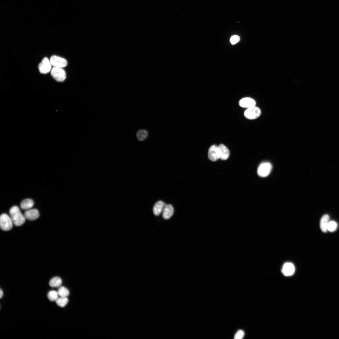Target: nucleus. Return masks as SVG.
I'll list each match as a JSON object with an SVG mask.
<instances>
[{
  "mask_svg": "<svg viewBox=\"0 0 339 339\" xmlns=\"http://www.w3.org/2000/svg\"><path fill=\"white\" fill-rule=\"evenodd\" d=\"M59 296L57 292L54 290L49 292L47 294L48 299L51 301H56L59 298Z\"/></svg>",
  "mask_w": 339,
  "mask_h": 339,
  "instance_id": "nucleus-18",
  "label": "nucleus"
},
{
  "mask_svg": "<svg viewBox=\"0 0 339 339\" xmlns=\"http://www.w3.org/2000/svg\"><path fill=\"white\" fill-rule=\"evenodd\" d=\"M24 215L26 219L30 221H33L38 218L39 213L38 211L36 209H30L26 211Z\"/></svg>",
  "mask_w": 339,
  "mask_h": 339,
  "instance_id": "nucleus-11",
  "label": "nucleus"
},
{
  "mask_svg": "<svg viewBox=\"0 0 339 339\" xmlns=\"http://www.w3.org/2000/svg\"><path fill=\"white\" fill-rule=\"evenodd\" d=\"M62 283L61 279L59 277H56L51 279L49 282L51 287L57 288L60 287Z\"/></svg>",
  "mask_w": 339,
  "mask_h": 339,
  "instance_id": "nucleus-17",
  "label": "nucleus"
},
{
  "mask_svg": "<svg viewBox=\"0 0 339 339\" xmlns=\"http://www.w3.org/2000/svg\"><path fill=\"white\" fill-rule=\"evenodd\" d=\"M240 38L237 35H234L231 37L230 41L232 44H234L238 43L240 41Z\"/></svg>",
  "mask_w": 339,
  "mask_h": 339,
  "instance_id": "nucleus-24",
  "label": "nucleus"
},
{
  "mask_svg": "<svg viewBox=\"0 0 339 339\" xmlns=\"http://www.w3.org/2000/svg\"><path fill=\"white\" fill-rule=\"evenodd\" d=\"M51 65L50 61L47 57L44 58L38 65L40 72L43 74H46L50 72Z\"/></svg>",
  "mask_w": 339,
  "mask_h": 339,
  "instance_id": "nucleus-8",
  "label": "nucleus"
},
{
  "mask_svg": "<svg viewBox=\"0 0 339 339\" xmlns=\"http://www.w3.org/2000/svg\"><path fill=\"white\" fill-rule=\"evenodd\" d=\"M272 166L269 162H264L261 164L257 170V174L259 176L261 177H265L270 173Z\"/></svg>",
  "mask_w": 339,
  "mask_h": 339,
  "instance_id": "nucleus-4",
  "label": "nucleus"
},
{
  "mask_svg": "<svg viewBox=\"0 0 339 339\" xmlns=\"http://www.w3.org/2000/svg\"><path fill=\"white\" fill-rule=\"evenodd\" d=\"M51 74L57 81L62 82L66 78V74L65 71L61 68L54 67L52 69Z\"/></svg>",
  "mask_w": 339,
  "mask_h": 339,
  "instance_id": "nucleus-3",
  "label": "nucleus"
},
{
  "mask_svg": "<svg viewBox=\"0 0 339 339\" xmlns=\"http://www.w3.org/2000/svg\"><path fill=\"white\" fill-rule=\"evenodd\" d=\"M244 332L243 331L239 330L238 331L235 336H234V338L235 339H241L244 337Z\"/></svg>",
  "mask_w": 339,
  "mask_h": 339,
  "instance_id": "nucleus-23",
  "label": "nucleus"
},
{
  "mask_svg": "<svg viewBox=\"0 0 339 339\" xmlns=\"http://www.w3.org/2000/svg\"><path fill=\"white\" fill-rule=\"evenodd\" d=\"M50 61L51 65L54 67L62 68L67 65V62L65 59L56 56H52Z\"/></svg>",
  "mask_w": 339,
  "mask_h": 339,
  "instance_id": "nucleus-6",
  "label": "nucleus"
},
{
  "mask_svg": "<svg viewBox=\"0 0 339 339\" xmlns=\"http://www.w3.org/2000/svg\"><path fill=\"white\" fill-rule=\"evenodd\" d=\"M68 299L67 297H60L56 301V304L59 307H64L68 303Z\"/></svg>",
  "mask_w": 339,
  "mask_h": 339,
  "instance_id": "nucleus-20",
  "label": "nucleus"
},
{
  "mask_svg": "<svg viewBox=\"0 0 339 339\" xmlns=\"http://www.w3.org/2000/svg\"><path fill=\"white\" fill-rule=\"evenodd\" d=\"M329 216L328 215L323 216L321 219L320 227L321 230L324 233L328 231V227L329 223Z\"/></svg>",
  "mask_w": 339,
  "mask_h": 339,
  "instance_id": "nucleus-15",
  "label": "nucleus"
},
{
  "mask_svg": "<svg viewBox=\"0 0 339 339\" xmlns=\"http://www.w3.org/2000/svg\"><path fill=\"white\" fill-rule=\"evenodd\" d=\"M57 292L60 297H67L69 295L68 290L64 286L60 287Z\"/></svg>",
  "mask_w": 339,
  "mask_h": 339,
  "instance_id": "nucleus-19",
  "label": "nucleus"
},
{
  "mask_svg": "<svg viewBox=\"0 0 339 339\" xmlns=\"http://www.w3.org/2000/svg\"><path fill=\"white\" fill-rule=\"evenodd\" d=\"M165 205V203L162 201L156 202L153 208V212L154 215L157 216L160 215L163 211Z\"/></svg>",
  "mask_w": 339,
  "mask_h": 339,
  "instance_id": "nucleus-14",
  "label": "nucleus"
},
{
  "mask_svg": "<svg viewBox=\"0 0 339 339\" xmlns=\"http://www.w3.org/2000/svg\"><path fill=\"white\" fill-rule=\"evenodd\" d=\"M256 104L255 101L249 97L243 98L239 102V105L241 107L248 109L255 106Z\"/></svg>",
  "mask_w": 339,
  "mask_h": 339,
  "instance_id": "nucleus-10",
  "label": "nucleus"
},
{
  "mask_svg": "<svg viewBox=\"0 0 339 339\" xmlns=\"http://www.w3.org/2000/svg\"><path fill=\"white\" fill-rule=\"evenodd\" d=\"M261 114L260 109L255 106L248 108L245 112L244 115L245 118L250 120L256 119Z\"/></svg>",
  "mask_w": 339,
  "mask_h": 339,
  "instance_id": "nucleus-5",
  "label": "nucleus"
},
{
  "mask_svg": "<svg viewBox=\"0 0 339 339\" xmlns=\"http://www.w3.org/2000/svg\"><path fill=\"white\" fill-rule=\"evenodd\" d=\"M13 223L10 216L6 214H3L0 217V226L1 229L6 231L11 230Z\"/></svg>",
  "mask_w": 339,
  "mask_h": 339,
  "instance_id": "nucleus-2",
  "label": "nucleus"
},
{
  "mask_svg": "<svg viewBox=\"0 0 339 339\" xmlns=\"http://www.w3.org/2000/svg\"><path fill=\"white\" fill-rule=\"evenodd\" d=\"M295 268L294 265L292 263H287L285 264L282 269V272L286 276L292 275L294 273Z\"/></svg>",
  "mask_w": 339,
  "mask_h": 339,
  "instance_id": "nucleus-9",
  "label": "nucleus"
},
{
  "mask_svg": "<svg viewBox=\"0 0 339 339\" xmlns=\"http://www.w3.org/2000/svg\"><path fill=\"white\" fill-rule=\"evenodd\" d=\"M337 224L335 222H329L328 227V230L330 232H334L337 230Z\"/></svg>",
  "mask_w": 339,
  "mask_h": 339,
  "instance_id": "nucleus-22",
  "label": "nucleus"
},
{
  "mask_svg": "<svg viewBox=\"0 0 339 339\" xmlns=\"http://www.w3.org/2000/svg\"><path fill=\"white\" fill-rule=\"evenodd\" d=\"M208 158L213 161L215 162L220 159V154L219 147L216 145H212L208 150Z\"/></svg>",
  "mask_w": 339,
  "mask_h": 339,
  "instance_id": "nucleus-7",
  "label": "nucleus"
},
{
  "mask_svg": "<svg viewBox=\"0 0 339 339\" xmlns=\"http://www.w3.org/2000/svg\"><path fill=\"white\" fill-rule=\"evenodd\" d=\"M34 204L33 201L32 199H26L21 202L20 206L22 209L27 211L31 209L33 207Z\"/></svg>",
  "mask_w": 339,
  "mask_h": 339,
  "instance_id": "nucleus-16",
  "label": "nucleus"
},
{
  "mask_svg": "<svg viewBox=\"0 0 339 339\" xmlns=\"http://www.w3.org/2000/svg\"><path fill=\"white\" fill-rule=\"evenodd\" d=\"M220 159L222 160L227 159L229 157L230 152L228 148L223 144H221L219 146Z\"/></svg>",
  "mask_w": 339,
  "mask_h": 339,
  "instance_id": "nucleus-12",
  "label": "nucleus"
},
{
  "mask_svg": "<svg viewBox=\"0 0 339 339\" xmlns=\"http://www.w3.org/2000/svg\"><path fill=\"white\" fill-rule=\"evenodd\" d=\"M3 292L2 290L1 289V291H0V298H2L3 296Z\"/></svg>",
  "mask_w": 339,
  "mask_h": 339,
  "instance_id": "nucleus-25",
  "label": "nucleus"
},
{
  "mask_svg": "<svg viewBox=\"0 0 339 339\" xmlns=\"http://www.w3.org/2000/svg\"><path fill=\"white\" fill-rule=\"evenodd\" d=\"M148 132L145 130H141L137 134V137L140 141H143L148 136Z\"/></svg>",
  "mask_w": 339,
  "mask_h": 339,
  "instance_id": "nucleus-21",
  "label": "nucleus"
},
{
  "mask_svg": "<svg viewBox=\"0 0 339 339\" xmlns=\"http://www.w3.org/2000/svg\"><path fill=\"white\" fill-rule=\"evenodd\" d=\"M174 212V208L172 205L166 204L163 211V218L166 220L169 219L173 216Z\"/></svg>",
  "mask_w": 339,
  "mask_h": 339,
  "instance_id": "nucleus-13",
  "label": "nucleus"
},
{
  "mask_svg": "<svg viewBox=\"0 0 339 339\" xmlns=\"http://www.w3.org/2000/svg\"><path fill=\"white\" fill-rule=\"evenodd\" d=\"M9 213L15 225L17 226H20L25 223L26 218L24 215L21 213L18 206H14L11 207Z\"/></svg>",
  "mask_w": 339,
  "mask_h": 339,
  "instance_id": "nucleus-1",
  "label": "nucleus"
}]
</instances>
